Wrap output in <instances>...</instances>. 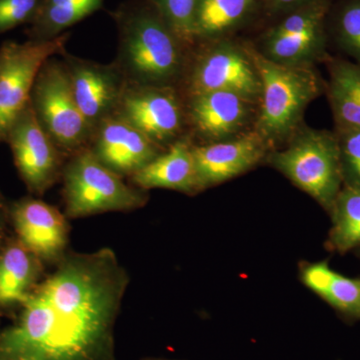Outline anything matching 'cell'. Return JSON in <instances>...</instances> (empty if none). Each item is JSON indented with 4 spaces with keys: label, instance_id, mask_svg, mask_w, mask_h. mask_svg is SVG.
I'll return each mask as SVG.
<instances>
[{
    "label": "cell",
    "instance_id": "obj_2",
    "mask_svg": "<svg viewBox=\"0 0 360 360\" xmlns=\"http://www.w3.org/2000/svg\"><path fill=\"white\" fill-rule=\"evenodd\" d=\"M117 28L115 65L127 84L179 89L191 51L150 0H127L110 13Z\"/></svg>",
    "mask_w": 360,
    "mask_h": 360
},
{
    "label": "cell",
    "instance_id": "obj_15",
    "mask_svg": "<svg viewBox=\"0 0 360 360\" xmlns=\"http://www.w3.org/2000/svg\"><path fill=\"white\" fill-rule=\"evenodd\" d=\"M270 149L255 129L226 141L193 143L194 162L201 191L248 172L267 158Z\"/></svg>",
    "mask_w": 360,
    "mask_h": 360
},
{
    "label": "cell",
    "instance_id": "obj_16",
    "mask_svg": "<svg viewBox=\"0 0 360 360\" xmlns=\"http://www.w3.org/2000/svg\"><path fill=\"white\" fill-rule=\"evenodd\" d=\"M89 148L103 165L125 179L165 151L118 115L94 130Z\"/></svg>",
    "mask_w": 360,
    "mask_h": 360
},
{
    "label": "cell",
    "instance_id": "obj_6",
    "mask_svg": "<svg viewBox=\"0 0 360 360\" xmlns=\"http://www.w3.org/2000/svg\"><path fill=\"white\" fill-rule=\"evenodd\" d=\"M30 103L42 129L66 158L89 148L92 130L78 108L63 59H47L33 84Z\"/></svg>",
    "mask_w": 360,
    "mask_h": 360
},
{
    "label": "cell",
    "instance_id": "obj_20",
    "mask_svg": "<svg viewBox=\"0 0 360 360\" xmlns=\"http://www.w3.org/2000/svg\"><path fill=\"white\" fill-rule=\"evenodd\" d=\"M302 279L307 288L340 314L360 319V278L341 276L328 262H321L304 265Z\"/></svg>",
    "mask_w": 360,
    "mask_h": 360
},
{
    "label": "cell",
    "instance_id": "obj_19",
    "mask_svg": "<svg viewBox=\"0 0 360 360\" xmlns=\"http://www.w3.org/2000/svg\"><path fill=\"white\" fill-rule=\"evenodd\" d=\"M326 87L335 130L360 129V63L331 60Z\"/></svg>",
    "mask_w": 360,
    "mask_h": 360
},
{
    "label": "cell",
    "instance_id": "obj_5",
    "mask_svg": "<svg viewBox=\"0 0 360 360\" xmlns=\"http://www.w3.org/2000/svg\"><path fill=\"white\" fill-rule=\"evenodd\" d=\"M288 146L269 153L266 160L330 212L343 186L340 153L335 132L300 127Z\"/></svg>",
    "mask_w": 360,
    "mask_h": 360
},
{
    "label": "cell",
    "instance_id": "obj_17",
    "mask_svg": "<svg viewBox=\"0 0 360 360\" xmlns=\"http://www.w3.org/2000/svg\"><path fill=\"white\" fill-rule=\"evenodd\" d=\"M46 269L11 234L0 248V311L15 314L46 276Z\"/></svg>",
    "mask_w": 360,
    "mask_h": 360
},
{
    "label": "cell",
    "instance_id": "obj_4",
    "mask_svg": "<svg viewBox=\"0 0 360 360\" xmlns=\"http://www.w3.org/2000/svg\"><path fill=\"white\" fill-rule=\"evenodd\" d=\"M103 165L89 148L70 156L63 167L61 195L68 219L108 212H131L148 205V191L127 182Z\"/></svg>",
    "mask_w": 360,
    "mask_h": 360
},
{
    "label": "cell",
    "instance_id": "obj_3",
    "mask_svg": "<svg viewBox=\"0 0 360 360\" xmlns=\"http://www.w3.org/2000/svg\"><path fill=\"white\" fill-rule=\"evenodd\" d=\"M246 49L262 82L255 130L272 148L295 134L307 106L326 86L312 66L281 65L253 47L248 45Z\"/></svg>",
    "mask_w": 360,
    "mask_h": 360
},
{
    "label": "cell",
    "instance_id": "obj_22",
    "mask_svg": "<svg viewBox=\"0 0 360 360\" xmlns=\"http://www.w3.org/2000/svg\"><path fill=\"white\" fill-rule=\"evenodd\" d=\"M104 0H42L37 16L25 30L27 40L47 41L101 11Z\"/></svg>",
    "mask_w": 360,
    "mask_h": 360
},
{
    "label": "cell",
    "instance_id": "obj_14",
    "mask_svg": "<svg viewBox=\"0 0 360 360\" xmlns=\"http://www.w3.org/2000/svg\"><path fill=\"white\" fill-rule=\"evenodd\" d=\"M186 98L189 136L203 143L233 139L250 131L248 125L257 120V103L236 92L215 90Z\"/></svg>",
    "mask_w": 360,
    "mask_h": 360
},
{
    "label": "cell",
    "instance_id": "obj_8",
    "mask_svg": "<svg viewBox=\"0 0 360 360\" xmlns=\"http://www.w3.org/2000/svg\"><path fill=\"white\" fill-rule=\"evenodd\" d=\"M71 33L47 41H4L0 46V142L30 101L35 79L45 61L66 51Z\"/></svg>",
    "mask_w": 360,
    "mask_h": 360
},
{
    "label": "cell",
    "instance_id": "obj_7",
    "mask_svg": "<svg viewBox=\"0 0 360 360\" xmlns=\"http://www.w3.org/2000/svg\"><path fill=\"white\" fill-rule=\"evenodd\" d=\"M198 44L179 87L184 97L224 90L259 104L262 82L246 46L219 39Z\"/></svg>",
    "mask_w": 360,
    "mask_h": 360
},
{
    "label": "cell",
    "instance_id": "obj_1",
    "mask_svg": "<svg viewBox=\"0 0 360 360\" xmlns=\"http://www.w3.org/2000/svg\"><path fill=\"white\" fill-rule=\"evenodd\" d=\"M129 271L115 250H68L0 330V360H116Z\"/></svg>",
    "mask_w": 360,
    "mask_h": 360
},
{
    "label": "cell",
    "instance_id": "obj_18",
    "mask_svg": "<svg viewBox=\"0 0 360 360\" xmlns=\"http://www.w3.org/2000/svg\"><path fill=\"white\" fill-rule=\"evenodd\" d=\"M193 146L189 135L182 137L132 175L129 181L148 191L165 188L188 195L202 193L196 174Z\"/></svg>",
    "mask_w": 360,
    "mask_h": 360
},
{
    "label": "cell",
    "instance_id": "obj_11",
    "mask_svg": "<svg viewBox=\"0 0 360 360\" xmlns=\"http://www.w3.org/2000/svg\"><path fill=\"white\" fill-rule=\"evenodd\" d=\"M328 8V0H314L285 14L264 33L258 51L281 65H314L326 56Z\"/></svg>",
    "mask_w": 360,
    "mask_h": 360
},
{
    "label": "cell",
    "instance_id": "obj_26",
    "mask_svg": "<svg viewBox=\"0 0 360 360\" xmlns=\"http://www.w3.org/2000/svg\"><path fill=\"white\" fill-rule=\"evenodd\" d=\"M343 186L360 189V129L335 130Z\"/></svg>",
    "mask_w": 360,
    "mask_h": 360
},
{
    "label": "cell",
    "instance_id": "obj_28",
    "mask_svg": "<svg viewBox=\"0 0 360 360\" xmlns=\"http://www.w3.org/2000/svg\"><path fill=\"white\" fill-rule=\"evenodd\" d=\"M314 0H262L265 8L271 14H285L307 6Z\"/></svg>",
    "mask_w": 360,
    "mask_h": 360
},
{
    "label": "cell",
    "instance_id": "obj_23",
    "mask_svg": "<svg viewBox=\"0 0 360 360\" xmlns=\"http://www.w3.org/2000/svg\"><path fill=\"white\" fill-rule=\"evenodd\" d=\"M329 250L345 253L360 246V189L342 186L331 207Z\"/></svg>",
    "mask_w": 360,
    "mask_h": 360
},
{
    "label": "cell",
    "instance_id": "obj_9",
    "mask_svg": "<svg viewBox=\"0 0 360 360\" xmlns=\"http://www.w3.org/2000/svg\"><path fill=\"white\" fill-rule=\"evenodd\" d=\"M116 115L163 150L189 135L186 98L177 87L127 84Z\"/></svg>",
    "mask_w": 360,
    "mask_h": 360
},
{
    "label": "cell",
    "instance_id": "obj_27",
    "mask_svg": "<svg viewBox=\"0 0 360 360\" xmlns=\"http://www.w3.org/2000/svg\"><path fill=\"white\" fill-rule=\"evenodd\" d=\"M42 0H0V35L23 25H30Z\"/></svg>",
    "mask_w": 360,
    "mask_h": 360
},
{
    "label": "cell",
    "instance_id": "obj_21",
    "mask_svg": "<svg viewBox=\"0 0 360 360\" xmlns=\"http://www.w3.org/2000/svg\"><path fill=\"white\" fill-rule=\"evenodd\" d=\"M260 2L262 0H200L194 22L195 44L221 39L243 25Z\"/></svg>",
    "mask_w": 360,
    "mask_h": 360
},
{
    "label": "cell",
    "instance_id": "obj_30",
    "mask_svg": "<svg viewBox=\"0 0 360 360\" xmlns=\"http://www.w3.org/2000/svg\"><path fill=\"white\" fill-rule=\"evenodd\" d=\"M142 360H177V359H158V357H148Z\"/></svg>",
    "mask_w": 360,
    "mask_h": 360
},
{
    "label": "cell",
    "instance_id": "obj_10",
    "mask_svg": "<svg viewBox=\"0 0 360 360\" xmlns=\"http://www.w3.org/2000/svg\"><path fill=\"white\" fill-rule=\"evenodd\" d=\"M4 142L30 195L39 198L60 182L68 158L42 129L30 101L9 127Z\"/></svg>",
    "mask_w": 360,
    "mask_h": 360
},
{
    "label": "cell",
    "instance_id": "obj_31",
    "mask_svg": "<svg viewBox=\"0 0 360 360\" xmlns=\"http://www.w3.org/2000/svg\"><path fill=\"white\" fill-rule=\"evenodd\" d=\"M0 330H1V329H0Z\"/></svg>",
    "mask_w": 360,
    "mask_h": 360
},
{
    "label": "cell",
    "instance_id": "obj_24",
    "mask_svg": "<svg viewBox=\"0 0 360 360\" xmlns=\"http://www.w3.org/2000/svg\"><path fill=\"white\" fill-rule=\"evenodd\" d=\"M170 30L187 49L195 47L194 22L200 0H150Z\"/></svg>",
    "mask_w": 360,
    "mask_h": 360
},
{
    "label": "cell",
    "instance_id": "obj_13",
    "mask_svg": "<svg viewBox=\"0 0 360 360\" xmlns=\"http://www.w3.org/2000/svg\"><path fill=\"white\" fill-rule=\"evenodd\" d=\"M60 56L70 75L78 108L94 132L101 122L117 112L127 79L115 61L99 63L68 51Z\"/></svg>",
    "mask_w": 360,
    "mask_h": 360
},
{
    "label": "cell",
    "instance_id": "obj_25",
    "mask_svg": "<svg viewBox=\"0 0 360 360\" xmlns=\"http://www.w3.org/2000/svg\"><path fill=\"white\" fill-rule=\"evenodd\" d=\"M335 32L341 49L360 63V0H348L341 7Z\"/></svg>",
    "mask_w": 360,
    "mask_h": 360
},
{
    "label": "cell",
    "instance_id": "obj_29",
    "mask_svg": "<svg viewBox=\"0 0 360 360\" xmlns=\"http://www.w3.org/2000/svg\"><path fill=\"white\" fill-rule=\"evenodd\" d=\"M11 226L9 219V202L0 191V248L6 243L11 234L8 233Z\"/></svg>",
    "mask_w": 360,
    "mask_h": 360
},
{
    "label": "cell",
    "instance_id": "obj_12",
    "mask_svg": "<svg viewBox=\"0 0 360 360\" xmlns=\"http://www.w3.org/2000/svg\"><path fill=\"white\" fill-rule=\"evenodd\" d=\"M9 219L13 236L45 266H56L70 250V219L56 206L30 194L9 202Z\"/></svg>",
    "mask_w": 360,
    "mask_h": 360
}]
</instances>
